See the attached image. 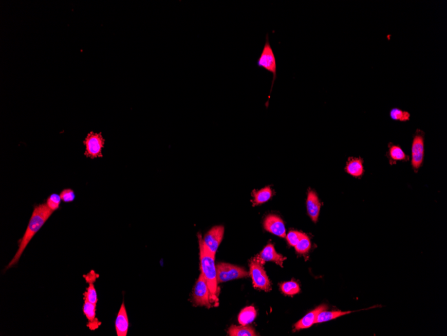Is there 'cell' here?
Segmentation results:
<instances>
[{
	"mask_svg": "<svg viewBox=\"0 0 447 336\" xmlns=\"http://www.w3.org/2000/svg\"><path fill=\"white\" fill-rule=\"evenodd\" d=\"M54 213L52 211L48 208L46 203H43L36 205L34 207V211L32 212V216H31L29 223L24 233L23 237L19 241L18 250L17 253H15L14 258L9 263L6 270L11 268V267L15 266L18 262L20 258H21L22 254L25 251L26 247L28 246L34 236L36 235L38 232L42 228L44 224H45L50 216Z\"/></svg>",
	"mask_w": 447,
	"mask_h": 336,
	"instance_id": "cell-1",
	"label": "cell"
},
{
	"mask_svg": "<svg viewBox=\"0 0 447 336\" xmlns=\"http://www.w3.org/2000/svg\"><path fill=\"white\" fill-rule=\"evenodd\" d=\"M200 246V267L202 273L207 280L210 293V299L214 306H218V288L217 281V272L215 256L209 253L199 240Z\"/></svg>",
	"mask_w": 447,
	"mask_h": 336,
	"instance_id": "cell-2",
	"label": "cell"
},
{
	"mask_svg": "<svg viewBox=\"0 0 447 336\" xmlns=\"http://www.w3.org/2000/svg\"><path fill=\"white\" fill-rule=\"evenodd\" d=\"M105 140L101 132H90L83 141L85 147V156L90 159L102 158Z\"/></svg>",
	"mask_w": 447,
	"mask_h": 336,
	"instance_id": "cell-3",
	"label": "cell"
},
{
	"mask_svg": "<svg viewBox=\"0 0 447 336\" xmlns=\"http://www.w3.org/2000/svg\"><path fill=\"white\" fill-rule=\"evenodd\" d=\"M218 284L248 277L249 273L243 267L229 263L220 262L216 265Z\"/></svg>",
	"mask_w": 447,
	"mask_h": 336,
	"instance_id": "cell-4",
	"label": "cell"
},
{
	"mask_svg": "<svg viewBox=\"0 0 447 336\" xmlns=\"http://www.w3.org/2000/svg\"><path fill=\"white\" fill-rule=\"evenodd\" d=\"M258 67L265 68L267 72L273 75V81H272L271 90H273L274 81L276 78V61L275 55L273 52V48L270 44L269 35L267 34L266 41L262 52L257 61Z\"/></svg>",
	"mask_w": 447,
	"mask_h": 336,
	"instance_id": "cell-5",
	"label": "cell"
},
{
	"mask_svg": "<svg viewBox=\"0 0 447 336\" xmlns=\"http://www.w3.org/2000/svg\"><path fill=\"white\" fill-rule=\"evenodd\" d=\"M250 275L253 279L254 288L265 291L271 290V282L258 257L252 260L250 263Z\"/></svg>",
	"mask_w": 447,
	"mask_h": 336,
	"instance_id": "cell-6",
	"label": "cell"
},
{
	"mask_svg": "<svg viewBox=\"0 0 447 336\" xmlns=\"http://www.w3.org/2000/svg\"><path fill=\"white\" fill-rule=\"evenodd\" d=\"M411 165L416 172L421 167L424 157V133L418 129L414 136L411 148Z\"/></svg>",
	"mask_w": 447,
	"mask_h": 336,
	"instance_id": "cell-7",
	"label": "cell"
},
{
	"mask_svg": "<svg viewBox=\"0 0 447 336\" xmlns=\"http://www.w3.org/2000/svg\"><path fill=\"white\" fill-rule=\"evenodd\" d=\"M192 299L197 306H212L209 286L202 273L200 274L194 287Z\"/></svg>",
	"mask_w": 447,
	"mask_h": 336,
	"instance_id": "cell-8",
	"label": "cell"
},
{
	"mask_svg": "<svg viewBox=\"0 0 447 336\" xmlns=\"http://www.w3.org/2000/svg\"><path fill=\"white\" fill-rule=\"evenodd\" d=\"M225 234V227L223 225H216L210 229L204 237L202 238L198 235V239L202 242L203 246L209 251L212 255L215 256L217 250L223 240Z\"/></svg>",
	"mask_w": 447,
	"mask_h": 336,
	"instance_id": "cell-9",
	"label": "cell"
},
{
	"mask_svg": "<svg viewBox=\"0 0 447 336\" xmlns=\"http://www.w3.org/2000/svg\"><path fill=\"white\" fill-rule=\"evenodd\" d=\"M265 229L270 233L284 238L286 237V228L283 221L280 217L275 215H269L266 217L263 223Z\"/></svg>",
	"mask_w": 447,
	"mask_h": 336,
	"instance_id": "cell-10",
	"label": "cell"
},
{
	"mask_svg": "<svg viewBox=\"0 0 447 336\" xmlns=\"http://www.w3.org/2000/svg\"><path fill=\"white\" fill-rule=\"evenodd\" d=\"M327 308H328V307L326 305H322V306L318 307L317 308L314 309L311 312L307 313L302 320L296 323L295 326H294V331H299L301 330V329L310 328L313 324H315L319 314L323 311L326 310Z\"/></svg>",
	"mask_w": 447,
	"mask_h": 336,
	"instance_id": "cell-11",
	"label": "cell"
},
{
	"mask_svg": "<svg viewBox=\"0 0 447 336\" xmlns=\"http://www.w3.org/2000/svg\"><path fill=\"white\" fill-rule=\"evenodd\" d=\"M306 204L309 216L310 217L314 223H317L322 205H321L318 194L313 190L309 191Z\"/></svg>",
	"mask_w": 447,
	"mask_h": 336,
	"instance_id": "cell-12",
	"label": "cell"
},
{
	"mask_svg": "<svg viewBox=\"0 0 447 336\" xmlns=\"http://www.w3.org/2000/svg\"><path fill=\"white\" fill-rule=\"evenodd\" d=\"M257 257L261 262H274L281 267H283V262L287 259L282 254L276 253L273 245L271 244H268Z\"/></svg>",
	"mask_w": 447,
	"mask_h": 336,
	"instance_id": "cell-13",
	"label": "cell"
},
{
	"mask_svg": "<svg viewBox=\"0 0 447 336\" xmlns=\"http://www.w3.org/2000/svg\"><path fill=\"white\" fill-rule=\"evenodd\" d=\"M97 306L85 300L83 307L84 315L88 320L87 327L90 330L94 331L98 329L101 325L96 317Z\"/></svg>",
	"mask_w": 447,
	"mask_h": 336,
	"instance_id": "cell-14",
	"label": "cell"
},
{
	"mask_svg": "<svg viewBox=\"0 0 447 336\" xmlns=\"http://www.w3.org/2000/svg\"><path fill=\"white\" fill-rule=\"evenodd\" d=\"M129 319H128L127 310L125 304H122L117 314L116 320V329L118 336H126L127 335L129 329Z\"/></svg>",
	"mask_w": 447,
	"mask_h": 336,
	"instance_id": "cell-15",
	"label": "cell"
},
{
	"mask_svg": "<svg viewBox=\"0 0 447 336\" xmlns=\"http://www.w3.org/2000/svg\"><path fill=\"white\" fill-rule=\"evenodd\" d=\"M345 171L353 178H360L364 173V160L362 158L349 157Z\"/></svg>",
	"mask_w": 447,
	"mask_h": 336,
	"instance_id": "cell-16",
	"label": "cell"
},
{
	"mask_svg": "<svg viewBox=\"0 0 447 336\" xmlns=\"http://www.w3.org/2000/svg\"><path fill=\"white\" fill-rule=\"evenodd\" d=\"M388 154L391 164H396L397 161H408L410 159V156L405 154L400 146L393 145V143L388 144Z\"/></svg>",
	"mask_w": 447,
	"mask_h": 336,
	"instance_id": "cell-17",
	"label": "cell"
},
{
	"mask_svg": "<svg viewBox=\"0 0 447 336\" xmlns=\"http://www.w3.org/2000/svg\"><path fill=\"white\" fill-rule=\"evenodd\" d=\"M256 316V311L254 307H245L239 313L238 317L239 324L243 325V326L251 324L255 319Z\"/></svg>",
	"mask_w": 447,
	"mask_h": 336,
	"instance_id": "cell-18",
	"label": "cell"
},
{
	"mask_svg": "<svg viewBox=\"0 0 447 336\" xmlns=\"http://www.w3.org/2000/svg\"><path fill=\"white\" fill-rule=\"evenodd\" d=\"M229 335L231 336H254L256 333L251 326H234L232 325L229 329Z\"/></svg>",
	"mask_w": 447,
	"mask_h": 336,
	"instance_id": "cell-19",
	"label": "cell"
},
{
	"mask_svg": "<svg viewBox=\"0 0 447 336\" xmlns=\"http://www.w3.org/2000/svg\"><path fill=\"white\" fill-rule=\"evenodd\" d=\"M253 205L255 206V205L263 204V203H266L272 197V191L271 188L270 187H266L263 188V189L259 190V191H253Z\"/></svg>",
	"mask_w": 447,
	"mask_h": 336,
	"instance_id": "cell-20",
	"label": "cell"
},
{
	"mask_svg": "<svg viewBox=\"0 0 447 336\" xmlns=\"http://www.w3.org/2000/svg\"><path fill=\"white\" fill-rule=\"evenodd\" d=\"M351 313V311H327L325 310L323 311L318 315L315 324L330 321V320L336 319V318L340 317H341V316L347 315V314Z\"/></svg>",
	"mask_w": 447,
	"mask_h": 336,
	"instance_id": "cell-21",
	"label": "cell"
},
{
	"mask_svg": "<svg viewBox=\"0 0 447 336\" xmlns=\"http://www.w3.org/2000/svg\"><path fill=\"white\" fill-rule=\"evenodd\" d=\"M95 282H87L88 287L86 289L85 293H83V295L84 300H87V302L91 303L92 304L97 305V303L98 302V298H97V291L94 285Z\"/></svg>",
	"mask_w": 447,
	"mask_h": 336,
	"instance_id": "cell-22",
	"label": "cell"
},
{
	"mask_svg": "<svg viewBox=\"0 0 447 336\" xmlns=\"http://www.w3.org/2000/svg\"><path fill=\"white\" fill-rule=\"evenodd\" d=\"M391 119L395 121H407L410 120L411 114L408 112L403 111L399 108H393L389 112Z\"/></svg>",
	"mask_w": 447,
	"mask_h": 336,
	"instance_id": "cell-23",
	"label": "cell"
},
{
	"mask_svg": "<svg viewBox=\"0 0 447 336\" xmlns=\"http://www.w3.org/2000/svg\"><path fill=\"white\" fill-rule=\"evenodd\" d=\"M311 244L310 239H309V238L306 235V234H303L302 238H301L300 240L299 241V242L295 246V251L297 252L298 253L304 254L308 253L309 250L311 249Z\"/></svg>",
	"mask_w": 447,
	"mask_h": 336,
	"instance_id": "cell-24",
	"label": "cell"
},
{
	"mask_svg": "<svg viewBox=\"0 0 447 336\" xmlns=\"http://www.w3.org/2000/svg\"><path fill=\"white\" fill-rule=\"evenodd\" d=\"M281 289L283 293L287 295H296L300 291V285L294 281L283 282L281 286Z\"/></svg>",
	"mask_w": 447,
	"mask_h": 336,
	"instance_id": "cell-25",
	"label": "cell"
},
{
	"mask_svg": "<svg viewBox=\"0 0 447 336\" xmlns=\"http://www.w3.org/2000/svg\"><path fill=\"white\" fill-rule=\"evenodd\" d=\"M61 201L62 200L60 194L53 193L48 197L46 203V205H47L48 208H49L51 211L54 212L59 209Z\"/></svg>",
	"mask_w": 447,
	"mask_h": 336,
	"instance_id": "cell-26",
	"label": "cell"
},
{
	"mask_svg": "<svg viewBox=\"0 0 447 336\" xmlns=\"http://www.w3.org/2000/svg\"><path fill=\"white\" fill-rule=\"evenodd\" d=\"M303 235V233L298 231H290L286 235L287 240L291 246L295 247Z\"/></svg>",
	"mask_w": 447,
	"mask_h": 336,
	"instance_id": "cell-27",
	"label": "cell"
},
{
	"mask_svg": "<svg viewBox=\"0 0 447 336\" xmlns=\"http://www.w3.org/2000/svg\"><path fill=\"white\" fill-rule=\"evenodd\" d=\"M60 196H61L62 201L65 203L72 202L75 200V193L71 189H64L60 194Z\"/></svg>",
	"mask_w": 447,
	"mask_h": 336,
	"instance_id": "cell-28",
	"label": "cell"
}]
</instances>
